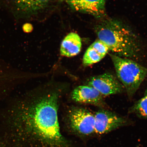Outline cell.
I'll return each instance as SVG.
<instances>
[{
    "instance_id": "obj_1",
    "label": "cell",
    "mask_w": 147,
    "mask_h": 147,
    "mask_svg": "<svg viewBox=\"0 0 147 147\" xmlns=\"http://www.w3.org/2000/svg\"><path fill=\"white\" fill-rule=\"evenodd\" d=\"M60 95L56 90H44L29 95L11 109L18 147H78L61 131Z\"/></svg>"
},
{
    "instance_id": "obj_2",
    "label": "cell",
    "mask_w": 147,
    "mask_h": 147,
    "mask_svg": "<svg viewBox=\"0 0 147 147\" xmlns=\"http://www.w3.org/2000/svg\"><path fill=\"white\" fill-rule=\"evenodd\" d=\"M95 32L98 39L109 51L119 56L133 58L140 50L137 36L124 24L117 20L106 19L97 25Z\"/></svg>"
},
{
    "instance_id": "obj_3",
    "label": "cell",
    "mask_w": 147,
    "mask_h": 147,
    "mask_svg": "<svg viewBox=\"0 0 147 147\" xmlns=\"http://www.w3.org/2000/svg\"><path fill=\"white\" fill-rule=\"evenodd\" d=\"M117 75L129 96L136 93L147 75V69L131 59L110 54Z\"/></svg>"
},
{
    "instance_id": "obj_4",
    "label": "cell",
    "mask_w": 147,
    "mask_h": 147,
    "mask_svg": "<svg viewBox=\"0 0 147 147\" xmlns=\"http://www.w3.org/2000/svg\"><path fill=\"white\" fill-rule=\"evenodd\" d=\"M68 130L82 139L95 133L94 115L84 108L74 107L69 110L66 118Z\"/></svg>"
},
{
    "instance_id": "obj_5",
    "label": "cell",
    "mask_w": 147,
    "mask_h": 147,
    "mask_svg": "<svg viewBox=\"0 0 147 147\" xmlns=\"http://www.w3.org/2000/svg\"><path fill=\"white\" fill-rule=\"evenodd\" d=\"M94 115L95 133L98 135L109 133L127 123L123 117L107 110H99Z\"/></svg>"
},
{
    "instance_id": "obj_6",
    "label": "cell",
    "mask_w": 147,
    "mask_h": 147,
    "mask_svg": "<svg viewBox=\"0 0 147 147\" xmlns=\"http://www.w3.org/2000/svg\"><path fill=\"white\" fill-rule=\"evenodd\" d=\"M88 86L95 88L104 96L122 93L124 88L118 79L109 73L92 77Z\"/></svg>"
},
{
    "instance_id": "obj_7",
    "label": "cell",
    "mask_w": 147,
    "mask_h": 147,
    "mask_svg": "<svg viewBox=\"0 0 147 147\" xmlns=\"http://www.w3.org/2000/svg\"><path fill=\"white\" fill-rule=\"evenodd\" d=\"M73 10L91 15L96 18L103 17L106 0H65Z\"/></svg>"
},
{
    "instance_id": "obj_8",
    "label": "cell",
    "mask_w": 147,
    "mask_h": 147,
    "mask_svg": "<svg viewBox=\"0 0 147 147\" xmlns=\"http://www.w3.org/2000/svg\"><path fill=\"white\" fill-rule=\"evenodd\" d=\"M15 12L24 16L34 15L41 12L51 0H7Z\"/></svg>"
},
{
    "instance_id": "obj_9",
    "label": "cell",
    "mask_w": 147,
    "mask_h": 147,
    "mask_svg": "<svg viewBox=\"0 0 147 147\" xmlns=\"http://www.w3.org/2000/svg\"><path fill=\"white\" fill-rule=\"evenodd\" d=\"M104 96L95 88L89 86H79L74 90L71 98L76 102L103 106Z\"/></svg>"
},
{
    "instance_id": "obj_10",
    "label": "cell",
    "mask_w": 147,
    "mask_h": 147,
    "mask_svg": "<svg viewBox=\"0 0 147 147\" xmlns=\"http://www.w3.org/2000/svg\"><path fill=\"white\" fill-rule=\"evenodd\" d=\"M109 51L103 42L98 39L88 47L83 58V64L87 67L100 61Z\"/></svg>"
},
{
    "instance_id": "obj_11",
    "label": "cell",
    "mask_w": 147,
    "mask_h": 147,
    "mask_svg": "<svg viewBox=\"0 0 147 147\" xmlns=\"http://www.w3.org/2000/svg\"><path fill=\"white\" fill-rule=\"evenodd\" d=\"M82 46L80 36L74 32H71L64 38L61 45L60 52L62 56L72 57L80 53Z\"/></svg>"
},
{
    "instance_id": "obj_12",
    "label": "cell",
    "mask_w": 147,
    "mask_h": 147,
    "mask_svg": "<svg viewBox=\"0 0 147 147\" xmlns=\"http://www.w3.org/2000/svg\"><path fill=\"white\" fill-rule=\"evenodd\" d=\"M131 111L141 118L147 119V90L144 96L132 107Z\"/></svg>"
},
{
    "instance_id": "obj_13",
    "label": "cell",
    "mask_w": 147,
    "mask_h": 147,
    "mask_svg": "<svg viewBox=\"0 0 147 147\" xmlns=\"http://www.w3.org/2000/svg\"></svg>"
}]
</instances>
